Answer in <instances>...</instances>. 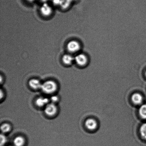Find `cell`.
I'll use <instances>...</instances> for the list:
<instances>
[{"label": "cell", "instance_id": "obj_1", "mask_svg": "<svg viewBox=\"0 0 146 146\" xmlns=\"http://www.w3.org/2000/svg\"><path fill=\"white\" fill-rule=\"evenodd\" d=\"M57 89L58 85L55 82L48 80L42 84L41 90L45 94H51L55 92Z\"/></svg>", "mask_w": 146, "mask_h": 146}, {"label": "cell", "instance_id": "obj_2", "mask_svg": "<svg viewBox=\"0 0 146 146\" xmlns=\"http://www.w3.org/2000/svg\"><path fill=\"white\" fill-rule=\"evenodd\" d=\"M58 108L55 104L52 103H49L45 107V113L49 117H52L57 113Z\"/></svg>", "mask_w": 146, "mask_h": 146}, {"label": "cell", "instance_id": "obj_3", "mask_svg": "<svg viewBox=\"0 0 146 146\" xmlns=\"http://www.w3.org/2000/svg\"><path fill=\"white\" fill-rule=\"evenodd\" d=\"M67 48L69 52H75L79 50L81 45L78 41L72 40L68 43L67 44Z\"/></svg>", "mask_w": 146, "mask_h": 146}, {"label": "cell", "instance_id": "obj_4", "mask_svg": "<svg viewBox=\"0 0 146 146\" xmlns=\"http://www.w3.org/2000/svg\"><path fill=\"white\" fill-rule=\"evenodd\" d=\"M74 58L77 65L81 66H84L86 65L88 62L87 56L83 54H78Z\"/></svg>", "mask_w": 146, "mask_h": 146}, {"label": "cell", "instance_id": "obj_5", "mask_svg": "<svg viewBox=\"0 0 146 146\" xmlns=\"http://www.w3.org/2000/svg\"><path fill=\"white\" fill-rule=\"evenodd\" d=\"M86 127L91 131H94L97 128V123L95 119L93 118H89L85 122Z\"/></svg>", "mask_w": 146, "mask_h": 146}, {"label": "cell", "instance_id": "obj_6", "mask_svg": "<svg viewBox=\"0 0 146 146\" xmlns=\"http://www.w3.org/2000/svg\"><path fill=\"white\" fill-rule=\"evenodd\" d=\"M40 11L42 15L48 16L52 13V9L51 7L47 3H44L40 8Z\"/></svg>", "mask_w": 146, "mask_h": 146}, {"label": "cell", "instance_id": "obj_7", "mask_svg": "<svg viewBox=\"0 0 146 146\" xmlns=\"http://www.w3.org/2000/svg\"><path fill=\"white\" fill-rule=\"evenodd\" d=\"M29 84L33 89L37 90L41 89L42 84H41L39 80L36 79H32L29 81Z\"/></svg>", "mask_w": 146, "mask_h": 146}, {"label": "cell", "instance_id": "obj_8", "mask_svg": "<svg viewBox=\"0 0 146 146\" xmlns=\"http://www.w3.org/2000/svg\"><path fill=\"white\" fill-rule=\"evenodd\" d=\"M50 100L48 98L40 97L37 99L35 101V104L37 106L42 107L46 106L49 103Z\"/></svg>", "mask_w": 146, "mask_h": 146}, {"label": "cell", "instance_id": "obj_9", "mask_svg": "<svg viewBox=\"0 0 146 146\" xmlns=\"http://www.w3.org/2000/svg\"><path fill=\"white\" fill-rule=\"evenodd\" d=\"M131 100L134 104L139 105L142 103L143 97L139 93H136L133 94L131 97Z\"/></svg>", "mask_w": 146, "mask_h": 146}, {"label": "cell", "instance_id": "obj_10", "mask_svg": "<svg viewBox=\"0 0 146 146\" xmlns=\"http://www.w3.org/2000/svg\"><path fill=\"white\" fill-rule=\"evenodd\" d=\"M25 144V140L23 137L18 136L14 140V146H24Z\"/></svg>", "mask_w": 146, "mask_h": 146}, {"label": "cell", "instance_id": "obj_11", "mask_svg": "<svg viewBox=\"0 0 146 146\" xmlns=\"http://www.w3.org/2000/svg\"><path fill=\"white\" fill-rule=\"evenodd\" d=\"M62 59L64 64L66 65H70L72 64L74 58L71 55L66 54L63 56Z\"/></svg>", "mask_w": 146, "mask_h": 146}, {"label": "cell", "instance_id": "obj_12", "mask_svg": "<svg viewBox=\"0 0 146 146\" xmlns=\"http://www.w3.org/2000/svg\"><path fill=\"white\" fill-rule=\"evenodd\" d=\"M1 129L3 134L7 133L11 131V125L8 123H4L1 125Z\"/></svg>", "mask_w": 146, "mask_h": 146}, {"label": "cell", "instance_id": "obj_13", "mask_svg": "<svg viewBox=\"0 0 146 146\" xmlns=\"http://www.w3.org/2000/svg\"><path fill=\"white\" fill-rule=\"evenodd\" d=\"M139 112L141 118L146 119V104H143L140 107Z\"/></svg>", "mask_w": 146, "mask_h": 146}, {"label": "cell", "instance_id": "obj_14", "mask_svg": "<svg viewBox=\"0 0 146 146\" xmlns=\"http://www.w3.org/2000/svg\"><path fill=\"white\" fill-rule=\"evenodd\" d=\"M140 132L141 137L146 141V123H144L141 126Z\"/></svg>", "mask_w": 146, "mask_h": 146}, {"label": "cell", "instance_id": "obj_15", "mask_svg": "<svg viewBox=\"0 0 146 146\" xmlns=\"http://www.w3.org/2000/svg\"><path fill=\"white\" fill-rule=\"evenodd\" d=\"M0 145L1 146H3L5 145L7 141V139L6 136L4 134H1L0 137Z\"/></svg>", "mask_w": 146, "mask_h": 146}, {"label": "cell", "instance_id": "obj_16", "mask_svg": "<svg viewBox=\"0 0 146 146\" xmlns=\"http://www.w3.org/2000/svg\"><path fill=\"white\" fill-rule=\"evenodd\" d=\"M50 100L51 102V103L55 104V103L58 102V97L57 96H53L52 97H51Z\"/></svg>", "mask_w": 146, "mask_h": 146}, {"label": "cell", "instance_id": "obj_17", "mask_svg": "<svg viewBox=\"0 0 146 146\" xmlns=\"http://www.w3.org/2000/svg\"><path fill=\"white\" fill-rule=\"evenodd\" d=\"M61 0H53V2L54 4L58 5V4H60Z\"/></svg>", "mask_w": 146, "mask_h": 146}, {"label": "cell", "instance_id": "obj_18", "mask_svg": "<svg viewBox=\"0 0 146 146\" xmlns=\"http://www.w3.org/2000/svg\"><path fill=\"white\" fill-rule=\"evenodd\" d=\"M3 92L2 91H1V98H3Z\"/></svg>", "mask_w": 146, "mask_h": 146}, {"label": "cell", "instance_id": "obj_19", "mask_svg": "<svg viewBox=\"0 0 146 146\" xmlns=\"http://www.w3.org/2000/svg\"><path fill=\"white\" fill-rule=\"evenodd\" d=\"M41 1H42V2H43L44 3H47V1H49V0H40Z\"/></svg>", "mask_w": 146, "mask_h": 146}, {"label": "cell", "instance_id": "obj_20", "mask_svg": "<svg viewBox=\"0 0 146 146\" xmlns=\"http://www.w3.org/2000/svg\"><path fill=\"white\" fill-rule=\"evenodd\" d=\"M27 1H29V2H33L34 1H35V0H26Z\"/></svg>", "mask_w": 146, "mask_h": 146}, {"label": "cell", "instance_id": "obj_21", "mask_svg": "<svg viewBox=\"0 0 146 146\" xmlns=\"http://www.w3.org/2000/svg\"><path fill=\"white\" fill-rule=\"evenodd\" d=\"M145 76H146V71L145 72Z\"/></svg>", "mask_w": 146, "mask_h": 146}]
</instances>
